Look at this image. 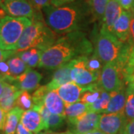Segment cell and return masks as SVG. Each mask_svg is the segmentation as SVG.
Returning a JSON list of instances; mask_svg holds the SVG:
<instances>
[{
  "label": "cell",
  "instance_id": "obj_12",
  "mask_svg": "<svg viewBox=\"0 0 134 134\" xmlns=\"http://www.w3.org/2000/svg\"><path fill=\"white\" fill-rule=\"evenodd\" d=\"M122 11L123 9L118 2L115 0H109L102 20L101 29L108 33L113 34V27Z\"/></svg>",
  "mask_w": 134,
  "mask_h": 134
},
{
  "label": "cell",
  "instance_id": "obj_23",
  "mask_svg": "<svg viewBox=\"0 0 134 134\" xmlns=\"http://www.w3.org/2000/svg\"><path fill=\"white\" fill-rule=\"evenodd\" d=\"M8 65L9 67V71L7 75L13 78H16L22 74H23L26 71L29 70V68L27 64L22 60L18 55H14L10 58L8 60Z\"/></svg>",
  "mask_w": 134,
  "mask_h": 134
},
{
  "label": "cell",
  "instance_id": "obj_4",
  "mask_svg": "<svg viewBox=\"0 0 134 134\" xmlns=\"http://www.w3.org/2000/svg\"><path fill=\"white\" fill-rule=\"evenodd\" d=\"M32 23L30 19L6 16L0 20V40L2 49L16 51L25 29Z\"/></svg>",
  "mask_w": 134,
  "mask_h": 134
},
{
  "label": "cell",
  "instance_id": "obj_44",
  "mask_svg": "<svg viewBox=\"0 0 134 134\" xmlns=\"http://www.w3.org/2000/svg\"><path fill=\"white\" fill-rule=\"evenodd\" d=\"M4 4V0H0V7H2Z\"/></svg>",
  "mask_w": 134,
  "mask_h": 134
},
{
  "label": "cell",
  "instance_id": "obj_26",
  "mask_svg": "<svg viewBox=\"0 0 134 134\" xmlns=\"http://www.w3.org/2000/svg\"><path fill=\"white\" fill-rule=\"evenodd\" d=\"M16 107H19L23 111L31 110L34 107L32 96L30 95L29 92L21 91L16 99Z\"/></svg>",
  "mask_w": 134,
  "mask_h": 134
},
{
  "label": "cell",
  "instance_id": "obj_18",
  "mask_svg": "<svg viewBox=\"0 0 134 134\" xmlns=\"http://www.w3.org/2000/svg\"><path fill=\"white\" fill-rule=\"evenodd\" d=\"M20 92L21 90L14 84L9 83L5 84L3 92L0 96V107L6 113L16 107V99Z\"/></svg>",
  "mask_w": 134,
  "mask_h": 134
},
{
  "label": "cell",
  "instance_id": "obj_6",
  "mask_svg": "<svg viewBox=\"0 0 134 134\" xmlns=\"http://www.w3.org/2000/svg\"><path fill=\"white\" fill-rule=\"evenodd\" d=\"M100 86L105 91L112 92L126 86L125 77L115 63L105 64L100 72Z\"/></svg>",
  "mask_w": 134,
  "mask_h": 134
},
{
  "label": "cell",
  "instance_id": "obj_46",
  "mask_svg": "<svg viewBox=\"0 0 134 134\" xmlns=\"http://www.w3.org/2000/svg\"><path fill=\"white\" fill-rule=\"evenodd\" d=\"M6 1H13V0H5V2H6Z\"/></svg>",
  "mask_w": 134,
  "mask_h": 134
},
{
  "label": "cell",
  "instance_id": "obj_47",
  "mask_svg": "<svg viewBox=\"0 0 134 134\" xmlns=\"http://www.w3.org/2000/svg\"><path fill=\"white\" fill-rule=\"evenodd\" d=\"M4 2H5V0H4Z\"/></svg>",
  "mask_w": 134,
  "mask_h": 134
},
{
  "label": "cell",
  "instance_id": "obj_37",
  "mask_svg": "<svg viewBox=\"0 0 134 134\" xmlns=\"http://www.w3.org/2000/svg\"><path fill=\"white\" fill-rule=\"evenodd\" d=\"M7 113L0 107V130H3Z\"/></svg>",
  "mask_w": 134,
  "mask_h": 134
},
{
  "label": "cell",
  "instance_id": "obj_7",
  "mask_svg": "<svg viewBox=\"0 0 134 134\" xmlns=\"http://www.w3.org/2000/svg\"><path fill=\"white\" fill-rule=\"evenodd\" d=\"M88 57H78L72 60V71H71V79L72 81L75 83L78 86H90L99 82L100 73H96L89 71L86 68V63Z\"/></svg>",
  "mask_w": 134,
  "mask_h": 134
},
{
  "label": "cell",
  "instance_id": "obj_3",
  "mask_svg": "<svg viewBox=\"0 0 134 134\" xmlns=\"http://www.w3.org/2000/svg\"><path fill=\"white\" fill-rule=\"evenodd\" d=\"M40 12L35 14L32 23L25 29L18 42L16 52H20L31 48H37L42 52L55 43L54 34L43 21Z\"/></svg>",
  "mask_w": 134,
  "mask_h": 134
},
{
  "label": "cell",
  "instance_id": "obj_38",
  "mask_svg": "<svg viewBox=\"0 0 134 134\" xmlns=\"http://www.w3.org/2000/svg\"><path fill=\"white\" fill-rule=\"evenodd\" d=\"M129 43L134 46V17L131 18V22H130V37Z\"/></svg>",
  "mask_w": 134,
  "mask_h": 134
},
{
  "label": "cell",
  "instance_id": "obj_28",
  "mask_svg": "<svg viewBox=\"0 0 134 134\" xmlns=\"http://www.w3.org/2000/svg\"><path fill=\"white\" fill-rule=\"evenodd\" d=\"M100 59L97 55L93 54L90 58H88L86 68L89 71L96 73H100L103 69V64Z\"/></svg>",
  "mask_w": 134,
  "mask_h": 134
},
{
  "label": "cell",
  "instance_id": "obj_20",
  "mask_svg": "<svg viewBox=\"0 0 134 134\" xmlns=\"http://www.w3.org/2000/svg\"><path fill=\"white\" fill-rule=\"evenodd\" d=\"M43 119L45 130H56L62 127L64 123L65 117L62 115L53 114L45 107L44 104L37 106Z\"/></svg>",
  "mask_w": 134,
  "mask_h": 134
},
{
  "label": "cell",
  "instance_id": "obj_45",
  "mask_svg": "<svg viewBox=\"0 0 134 134\" xmlns=\"http://www.w3.org/2000/svg\"><path fill=\"white\" fill-rule=\"evenodd\" d=\"M0 49H2V43H1V40H0Z\"/></svg>",
  "mask_w": 134,
  "mask_h": 134
},
{
  "label": "cell",
  "instance_id": "obj_21",
  "mask_svg": "<svg viewBox=\"0 0 134 134\" xmlns=\"http://www.w3.org/2000/svg\"><path fill=\"white\" fill-rule=\"evenodd\" d=\"M88 112H90V104L77 101L69 105H66L65 118L69 124L75 122L76 120L81 118Z\"/></svg>",
  "mask_w": 134,
  "mask_h": 134
},
{
  "label": "cell",
  "instance_id": "obj_42",
  "mask_svg": "<svg viewBox=\"0 0 134 134\" xmlns=\"http://www.w3.org/2000/svg\"><path fill=\"white\" fill-rule=\"evenodd\" d=\"M86 134H105V133H104L103 132H101V131L98 130H94V131L90 132V133H86Z\"/></svg>",
  "mask_w": 134,
  "mask_h": 134
},
{
  "label": "cell",
  "instance_id": "obj_29",
  "mask_svg": "<svg viewBox=\"0 0 134 134\" xmlns=\"http://www.w3.org/2000/svg\"><path fill=\"white\" fill-rule=\"evenodd\" d=\"M132 45V44H131ZM134 73V46H131V48L130 51L129 57L127 64L125 66V69L123 70V75L125 77V82L127 81V78L129 77L131 75Z\"/></svg>",
  "mask_w": 134,
  "mask_h": 134
},
{
  "label": "cell",
  "instance_id": "obj_5",
  "mask_svg": "<svg viewBox=\"0 0 134 134\" xmlns=\"http://www.w3.org/2000/svg\"><path fill=\"white\" fill-rule=\"evenodd\" d=\"M125 43H121L113 34L100 29L96 40L95 54L105 64L117 63L121 57Z\"/></svg>",
  "mask_w": 134,
  "mask_h": 134
},
{
  "label": "cell",
  "instance_id": "obj_10",
  "mask_svg": "<svg viewBox=\"0 0 134 134\" xmlns=\"http://www.w3.org/2000/svg\"><path fill=\"white\" fill-rule=\"evenodd\" d=\"M2 8L7 14L13 17H25L32 20L35 14V9L29 0L6 1Z\"/></svg>",
  "mask_w": 134,
  "mask_h": 134
},
{
  "label": "cell",
  "instance_id": "obj_27",
  "mask_svg": "<svg viewBox=\"0 0 134 134\" xmlns=\"http://www.w3.org/2000/svg\"><path fill=\"white\" fill-rule=\"evenodd\" d=\"M48 92H49V90H48L47 85L41 86L37 88L32 95L34 106L43 105L44 98Z\"/></svg>",
  "mask_w": 134,
  "mask_h": 134
},
{
  "label": "cell",
  "instance_id": "obj_15",
  "mask_svg": "<svg viewBox=\"0 0 134 134\" xmlns=\"http://www.w3.org/2000/svg\"><path fill=\"white\" fill-rule=\"evenodd\" d=\"M131 13L123 10L119 18L116 21L113 27V34L121 43L129 42L130 37V22Z\"/></svg>",
  "mask_w": 134,
  "mask_h": 134
},
{
  "label": "cell",
  "instance_id": "obj_25",
  "mask_svg": "<svg viewBox=\"0 0 134 134\" xmlns=\"http://www.w3.org/2000/svg\"><path fill=\"white\" fill-rule=\"evenodd\" d=\"M124 114L127 121L134 120V92L127 86V100Z\"/></svg>",
  "mask_w": 134,
  "mask_h": 134
},
{
  "label": "cell",
  "instance_id": "obj_17",
  "mask_svg": "<svg viewBox=\"0 0 134 134\" xmlns=\"http://www.w3.org/2000/svg\"><path fill=\"white\" fill-rule=\"evenodd\" d=\"M127 100V86L119 90L110 92V100L107 109L104 113L124 114Z\"/></svg>",
  "mask_w": 134,
  "mask_h": 134
},
{
  "label": "cell",
  "instance_id": "obj_11",
  "mask_svg": "<svg viewBox=\"0 0 134 134\" xmlns=\"http://www.w3.org/2000/svg\"><path fill=\"white\" fill-rule=\"evenodd\" d=\"M42 77L43 76L40 72L29 69L28 71L16 77L13 84L21 91L30 92L40 87L39 85Z\"/></svg>",
  "mask_w": 134,
  "mask_h": 134
},
{
  "label": "cell",
  "instance_id": "obj_32",
  "mask_svg": "<svg viewBox=\"0 0 134 134\" xmlns=\"http://www.w3.org/2000/svg\"><path fill=\"white\" fill-rule=\"evenodd\" d=\"M15 53V51H7V50H3L0 49V63L3 61L8 60L10 58H11L14 54Z\"/></svg>",
  "mask_w": 134,
  "mask_h": 134
},
{
  "label": "cell",
  "instance_id": "obj_16",
  "mask_svg": "<svg viewBox=\"0 0 134 134\" xmlns=\"http://www.w3.org/2000/svg\"><path fill=\"white\" fill-rule=\"evenodd\" d=\"M72 60L63 65L62 66L59 67L55 70V72L53 74L51 81L47 84L49 91L56 90L63 84L72 82L71 71L73 66Z\"/></svg>",
  "mask_w": 134,
  "mask_h": 134
},
{
  "label": "cell",
  "instance_id": "obj_39",
  "mask_svg": "<svg viewBox=\"0 0 134 134\" xmlns=\"http://www.w3.org/2000/svg\"><path fill=\"white\" fill-rule=\"evenodd\" d=\"M126 85L134 92V73L127 78L126 81Z\"/></svg>",
  "mask_w": 134,
  "mask_h": 134
},
{
  "label": "cell",
  "instance_id": "obj_19",
  "mask_svg": "<svg viewBox=\"0 0 134 134\" xmlns=\"http://www.w3.org/2000/svg\"><path fill=\"white\" fill-rule=\"evenodd\" d=\"M43 104L52 113L65 117L66 104L58 95L57 90H51L46 94L43 100Z\"/></svg>",
  "mask_w": 134,
  "mask_h": 134
},
{
  "label": "cell",
  "instance_id": "obj_33",
  "mask_svg": "<svg viewBox=\"0 0 134 134\" xmlns=\"http://www.w3.org/2000/svg\"><path fill=\"white\" fill-rule=\"evenodd\" d=\"M119 4L122 9L130 11L134 7V0H120Z\"/></svg>",
  "mask_w": 134,
  "mask_h": 134
},
{
  "label": "cell",
  "instance_id": "obj_9",
  "mask_svg": "<svg viewBox=\"0 0 134 134\" xmlns=\"http://www.w3.org/2000/svg\"><path fill=\"white\" fill-rule=\"evenodd\" d=\"M100 114L88 112L75 122L69 124L68 132L70 134H86L98 130Z\"/></svg>",
  "mask_w": 134,
  "mask_h": 134
},
{
  "label": "cell",
  "instance_id": "obj_31",
  "mask_svg": "<svg viewBox=\"0 0 134 134\" xmlns=\"http://www.w3.org/2000/svg\"><path fill=\"white\" fill-rule=\"evenodd\" d=\"M31 5H33L35 10L40 11L41 9L47 7L51 3V0H29Z\"/></svg>",
  "mask_w": 134,
  "mask_h": 134
},
{
  "label": "cell",
  "instance_id": "obj_22",
  "mask_svg": "<svg viewBox=\"0 0 134 134\" xmlns=\"http://www.w3.org/2000/svg\"><path fill=\"white\" fill-rule=\"evenodd\" d=\"M24 111L20 108L15 107L14 109L7 113L5 125L3 127L4 134H16V128L20 122Z\"/></svg>",
  "mask_w": 134,
  "mask_h": 134
},
{
  "label": "cell",
  "instance_id": "obj_30",
  "mask_svg": "<svg viewBox=\"0 0 134 134\" xmlns=\"http://www.w3.org/2000/svg\"><path fill=\"white\" fill-rule=\"evenodd\" d=\"M39 51H40V49H37V48H31V49L26 50L24 52H17V55L22 59V60L23 62L27 64L29 60L33 58L37 53L39 52Z\"/></svg>",
  "mask_w": 134,
  "mask_h": 134
},
{
  "label": "cell",
  "instance_id": "obj_14",
  "mask_svg": "<svg viewBox=\"0 0 134 134\" xmlns=\"http://www.w3.org/2000/svg\"><path fill=\"white\" fill-rule=\"evenodd\" d=\"M86 87L78 86L74 82H69L60 86L58 90V95L64 101L66 105H69L77 101H80L83 92Z\"/></svg>",
  "mask_w": 134,
  "mask_h": 134
},
{
  "label": "cell",
  "instance_id": "obj_40",
  "mask_svg": "<svg viewBox=\"0 0 134 134\" xmlns=\"http://www.w3.org/2000/svg\"><path fill=\"white\" fill-rule=\"evenodd\" d=\"M6 14H6L5 10L3 9V8L2 7H0V20L2 19H3L4 17H5L7 16Z\"/></svg>",
  "mask_w": 134,
  "mask_h": 134
},
{
  "label": "cell",
  "instance_id": "obj_8",
  "mask_svg": "<svg viewBox=\"0 0 134 134\" xmlns=\"http://www.w3.org/2000/svg\"><path fill=\"white\" fill-rule=\"evenodd\" d=\"M127 121L125 114H100L98 130L105 134L122 133Z\"/></svg>",
  "mask_w": 134,
  "mask_h": 134
},
{
  "label": "cell",
  "instance_id": "obj_41",
  "mask_svg": "<svg viewBox=\"0 0 134 134\" xmlns=\"http://www.w3.org/2000/svg\"><path fill=\"white\" fill-rule=\"evenodd\" d=\"M38 134H70L68 131L65 132V133H55V132H52V131H46V132H42Z\"/></svg>",
  "mask_w": 134,
  "mask_h": 134
},
{
  "label": "cell",
  "instance_id": "obj_13",
  "mask_svg": "<svg viewBox=\"0 0 134 134\" xmlns=\"http://www.w3.org/2000/svg\"><path fill=\"white\" fill-rule=\"evenodd\" d=\"M20 122L33 133L38 134L41 130H45L42 117L37 106H34L31 110L24 111Z\"/></svg>",
  "mask_w": 134,
  "mask_h": 134
},
{
  "label": "cell",
  "instance_id": "obj_35",
  "mask_svg": "<svg viewBox=\"0 0 134 134\" xmlns=\"http://www.w3.org/2000/svg\"><path fill=\"white\" fill-rule=\"evenodd\" d=\"M75 0H51V5L55 6V7H59V6H63V5L71 4Z\"/></svg>",
  "mask_w": 134,
  "mask_h": 134
},
{
  "label": "cell",
  "instance_id": "obj_1",
  "mask_svg": "<svg viewBox=\"0 0 134 134\" xmlns=\"http://www.w3.org/2000/svg\"><path fill=\"white\" fill-rule=\"evenodd\" d=\"M92 52L90 42L80 31L68 34L42 52L38 66L57 69L78 57H88Z\"/></svg>",
  "mask_w": 134,
  "mask_h": 134
},
{
  "label": "cell",
  "instance_id": "obj_36",
  "mask_svg": "<svg viewBox=\"0 0 134 134\" xmlns=\"http://www.w3.org/2000/svg\"><path fill=\"white\" fill-rule=\"evenodd\" d=\"M16 134H34L32 132L29 131L27 128H25L23 125H22L21 122H19L18 125V127L16 128Z\"/></svg>",
  "mask_w": 134,
  "mask_h": 134
},
{
  "label": "cell",
  "instance_id": "obj_24",
  "mask_svg": "<svg viewBox=\"0 0 134 134\" xmlns=\"http://www.w3.org/2000/svg\"><path fill=\"white\" fill-rule=\"evenodd\" d=\"M90 12L95 20L102 21L109 0H88Z\"/></svg>",
  "mask_w": 134,
  "mask_h": 134
},
{
  "label": "cell",
  "instance_id": "obj_43",
  "mask_svg": "<svg viewBox=\"0 0 134 134\" xmlns=\"http://www.w3.org/2000/svg\"><path fill=\"white\" fill-rule=\"evenodd\" d=\"M130 12L131 13V16H132V17H134V7L132 8V9L130 10Z\"/></svg>",
  "mask_w": 134,
  "mask_h": 134
},
{
  "label": "cell",
  "instance_id": "obj_2",
  "mask_svg": "<svg viewBox=\"0 0 134 134\" xmlns=\"http://www.w3.org/2000/svg\"><path fill=\"white\" fill-rule=\"evenodd\" d=\"M45 22L54 33L70 34L81 28L86 16V8L78 3L55 7L49 5L43 8Z\"/></svg>",
  "mask_w": 134,
  "mask_h": 134
},
{
  "label": "cell",
  "instance_id": "obj_34",
  "mask_svg": "<svg viewBox=\"0 0 134 134\" xmlns=\"http://www.w3.org/2000/svg\"><path fill=\"white\" fill-rule=\"evenodd\" d=\"M121 134H134V120L127 123Z\"/></svg>",
  "mask_w": 134,
  "mask_h": 134
}]
</instances>
